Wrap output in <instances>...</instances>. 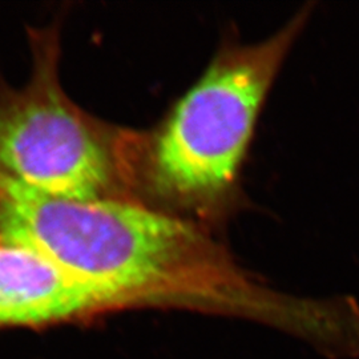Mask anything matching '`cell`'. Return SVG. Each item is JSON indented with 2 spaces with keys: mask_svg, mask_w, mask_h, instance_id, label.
Returning <instances> with one entry per match:
<instances>
[{
  "mask_svg": "<svg viewBox=\"0 0 359 359\" xmlns=\"http://www.w3.org/2000/svg\"><path fill=\"white\" fill-rule=\"evenodd\" d=\"M0 238L48 257L102 295L109 310L229 316L292 334L330 358L359 354L355 298L271 289L179 215L135 201L51 197L0 175Z\"/></svg>",
  "mask_w": 359,
  "mask_h": 359,
  "instance_id": "1",
  "label": "cell"
},
{
  "mask_svg": "<svg viewBox=\"0 0 359 359\" xmlns=\"http://www.w3.org/2000/svg\"><path fill=\"white\" fill-rule=\"evenodd\" d=\"M309 15L297 13L262 41L226 46L163 123L142 132V204L201 218L228 208L258 114Z\"/></svg>",
  "mask_w": 359,
  "mask_h": 359,
  "instance_id": "2",
  "label": "cell"
},
{
  "mask_svg": "<svg viewBox=\"0 0 359 359\" xmlns=\"http://www.w3.org/2000/svg\"><path fill=\"white\" fill-rule=\"evenodd\" d=\"M111 311L102 295L36 250L0 238V327L41 326Z\"/></svg>",
  "mask_w": 359,
  "mask_h": 359,
  "instance_id": "4",
  "label": "cell"
},
{
  "mask_svg": "<svg viewBox=\"0 0 359 359\" xmlns=\"http://www.w3.org/2000/svg\"><path fill=\"white\" fill-rule=\"evenodd\" d=\"M57 43L39 44L29 81L0 96V175L67 200L139 203L142 132L86 114L65 93Z\"/></svg>",
  "mask_w": 359,
  "mask_h": 359,
  "instance_id": "3",
  "label": "cell"
}]
</instances>
